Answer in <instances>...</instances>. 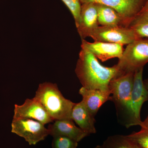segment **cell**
<instances>
[{
	"instance_id": "17",
	"label": "cell",
	"mask_w": 148,
	"mask_h": 148,
	"mask_svg": "<svg viewBox=\"0 0 148 148\" xmlns=\"http://www.w3.org/2000/svg\"><path fill=\"white\" fill-rule=\"evenodd\" d=\"M128 27L134 30L139 38H148V10L139 13Z\"/></svg>"
},
{
	"instance_id": "9",
	"label": "cell",
	"mask_w": 148,
	"mask_h": 148,
	"mask_svg": "<svg viewBox=\"0 0 148 148\" xmlns=\"http://www.w3.org/2000/svg\"><path fill=\"white\" fill-rule=\"evenodd\" d=\"M13 118L35 120L45 125L54 121L41 104L34 98H27L21 106L15 105Z\"/></svg>"
},
{
	"instance_id": "19",
	"label": "cell",
	"mask_w": 148,
	"mask_h": 148,
	"mask_svg": "<svg viewBox=\"0 0 148 148\" xmlns=\"http://www.w3.org/2000/svg\"><path fill=\"white\" fill-rule=\"evenodd\" d=\"M71 11L75 19L76 27L80 21L82 4L80 0H61Z\"/></svg>"
},
{
	"instance_id": "8",
	"label": "cell",
	"mask_w": 148,
	"mask_h": 148,
	"mask_svg": "<svg viewBox=\"0 0 148 148\" xmlns=\"http://www.w3.org/2000/svg\"><path fill=\"white\" fill-rule=\"evenodd\" d=\"M143 69L134 73V82L131 95L132 126L140 125L142 123L140 112L143 104L148 101V91L143 79Z\"/></svg>"
},
{
	"instance_id": "22",
	"label": "cell",
	"mask_w": 148,
	"mask_h": 148,
	"mask_svg": "<svg viewBox=\"0 0 148 148\" xmlns=\"http://www.w3.org/2000/svg\"><path fill=\"white\" fill-rule=\"evenodd\" d=\"M144 84H145V86L146 88H147L148 91V78L144 80Z\"/></svg>"
},
{
	"instance_id": "4",
	"label": "cell",
	"mask_w": 148,
	"mask_h": 148,
	"mask_svg": "<svg viewBox=\"0 0 148 148\" xmlns=\"http://www.w3.org/2000/svg\"><path fill=\"white\" fill-rule=\"evenodd\" d=\"M148 63V38H141L127 45L116 66L119 71L118 75L133 72Z\"/></svg>"
},
{
	"instance_id": "21",
	"label": "cell",
	"mask_w": 148,
	"mask_h": 148,
	"mask_svg": "<svg viewBox=\"0 0 148 148\" xmlns=\"http://www.w3.org/2000/svg\"><path fill=\"white\" fill-rule=\"evenodd\" d=\"M147 10H148V0H147L145 4V5H144V7H143L141 11L140 12V13L144 12L146 11Z\"/></svg>"
},
{
	"instance_id": "18",
	"label": "cell",
	"mask_w": 148,
	"mask_h": 148,
	"mask_svg": "<svg viewBox=\"0 0 148 148\" xmlns=\"http://www.w3.org/2000/svg\"><path fill=\"white\" fill-rule=\"evenodd\" d=\"M140 126L141 127L140 131L133 132L127 136L142 148H148V115Z\"/></svg>"
},
{
	"instance_id": "10",
	"label": "cell",
	"mask_w": 148,
	"mask_h": 148,
	"mask_svg": "<svg viewBox=\"0 0 148 148\" xmlns=\"http://www.w3.org/2000/svg\"><path fill=\"white\" fill-rule=\"evenodd\" d=\"M123 46L119 44L98 41L90 42L82 39L81 47L87 49L97 59L104 62L115 58L119 59L124 51Z\"/></svg>"
},
{
	"instance_id": "23",
	"label": "cell",
	"mask_w": 148,
	"mask_h": 148,
	"mask_svg": "<svg viewBox=\"0 0 148 148\" xmlns=\"http://www.w3.org/2000/svg\"><path fill=\"white\" fill-rule=\"evenodd\" d=\"M94 148H106L103 145H97L94 147Z\"/></svg>"
},
{
	"instance_id": "7",
	"label": "cell",
	"mask_w": 148,
	"mask_h": 148,
	"mask_svg": "<svg viewBox=\"0 0 148 148\" xmlns=\"http://www.w3.org/2000/svg\"><path fill=\"white\" fill-rule=\"evenodd\" d=\"M81 4L93 3L110 7L120 14L127 27L143 9L147 0H80Z\"/></svg>"
},
{
	"instance_id": "16",
	"label": "cell",
	"mask_w": 148,
	"mask_h": 148,
	"mask_svg": "<svg viewBox=\"0 0 148 148\" xmlns=\"http://www.w3.org/2000/svg\"><path fill=\"white\" fill-rule=\"evenodd\" d=\"M103 145L106 148H142L127 135H121L109 136Z\"/></svg>"
},
{
	"instance_id": "6",
	"label": "cell",
	"mask_w": 148,
	"mask_h": 148,
	"mask_svg": "<svg viewBox=\"0 0 148 148\" xmlns=\"http://www.w3.org/2000/svg\"><path fill=\"white\" fill-rule=\"evenodd\" d=\"M94 41L129 44L139 39L133 29L125 27L99 26L90 36Z\"/></svg>"
},
{
	"instance_id": "5",
	"label": "cell",
	"mask_w": 148,
	"mask_h": 148,
	"mask_svg": "<svg viewBox=\"0 0 148 148\" xmlns=\"http://www.w3.org/2000/svg\"><path fill=\"white\" fill-rule=\"evenodd\" d=\"M44 124L29 119L13 118L12 132L24 138L30 145H35L49 135Z\"/></svg>"
},
{
	"instance_id": "2",
	"label": "cell",
	"mask_w": 148,
	"mask_h": 148,
	"mask_svg": "<svg viewBox=\"0 0 148 148\" xmlns=\"http://www.w3.org/2000/svg\"><path fill=\"white\" fill-rule=\"evenodd\" d=\"M134 73L129 72L116 76L109 84L110 101L114 104L118 119L127 128L132 126L131 95Z\"/></svg>"
},
{
	"instance_id": "13",
	"label": "cell",
	"mask_w": 148,
	"mask_h": 148,
	"mask_svg": "<svg viewBox=\"0 0 148 148\" xmlns=\"http://www.w3.org/2000/svg\"><path fill=\"white\" fill-rule=\"evenodd\" d=\"M79 93L82 96V101L86 108L95 117L101 106L111 100V93L109 90L87 89L82 87Z\"/></svg>"
},
{
	"instance_id": "15",
	"label": "cell",
	"mask_w": 148,
	"mask_h": 148,
	"mask_svg": "<svg viewBox=\"0 0 148 148\" xmlns=\"http://www.w3.org/2000/svg\"><path fill=\"white\" fill-rule=\"evenodd\" d=\"M99 25L103 27H125L127 24L116 11L110 7L96 3Z\"/></svg>"
},
{
	"instance_id": "20",
	"label": "cell",
	"mask_w": 148,
	"mask_h": 148,
	"mask_svg": "<svg viewBox=\"0 0 148 148\" xmlns=\"http://www.w3.org/2000/svg\"><path fill=\"white\" fill-rule=\"evenodd\" d=\"M52 148H77L78 142L65 136H58L53 137Z\"/></svg>"
},
{
	"instance_id": "14",
	"label": "cell",
	"mask_w": 148,
	"mask_h": 148,
	"mask_svg": "<svg viewBox=\"0 0 148 148\" xmlns=\"http://www.w3.org/2000/svg\"><path fill=\"white\" fill-rule=\"evenodd\" d=\"M71 118L80 129L89 135L96 133L95 116L88 110L82 101L75 104L72 110Z\"/></svg>"
},
{
	"instance_id": "1",
	"label": "cell",
	"mask_w": 148,
	"mask_h": 148,
	"mask_svg": "<svg viewBox=\"0 0 148 148\" xmlns=\"http://www.w3.org/2000/svg\"><path fill=\"white\" fill-rule=\"evenodd\" d=\"M75 72L82 87L102 90H109L110 82L119 73L116 65L111 67L103 66L90 51L82 47Z\"/></svg>"
},
{
	"instance_id": "3",
	"label": "cell",
	"mask_w": 148,
	"mask_h": 148,
	"mask_svg": "<svg viewBox=\"0 0 148 148\" xmlns=\"http://www.w3.org/2000/svg\"><path fill=\"white\" fill-rule=\"evenodd\" d=\"M34 98L41 104L53 121L72 119V110L75 103L65 98L56 84H40Z\"/></svg>"
},
{
	"instance_id": "12",
	"label": "cell",
	"mask_w": 148,
	"mask_h": 148,
	"mask_svg": "<svg viewBox=\"0 0 148 148\" xmlns=\"http://www.w3.org/2000/svg\"><path fill=\"white\" fill-rule=\"evenodd\" d=\"M47 128L49 130V135L52 137L65 136L78 143L89 135L79 127L76 126L72 119L55 120L52 124L48 126Z\"/></svg>"
},
{
	"instance_id": "11",
	"label": "cell",
	"mask_w": 148,
	"mask_h": 148,
	"mask_svg": "<svg viewBox=\"0 0 148 148\" xmlns=\"http://www.w3.org/2000/svg\"><path fill=\"white\" fill-rule=\"evenodd\" d=\"M99 26L96 3H88L82 4L80 21L79 25L77 27L82 39L90 37Z\"/></svg>"
}]
</instances>
